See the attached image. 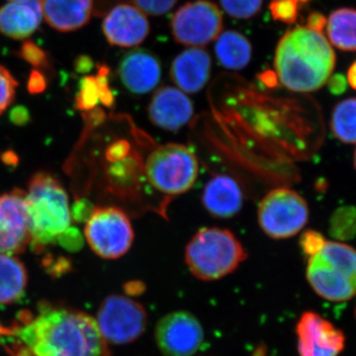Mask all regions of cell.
<instances>
[{"label": "cell", "mask_w": 356, "mask_h": 356, "mask_svg": "<svg viewBox=\"0 0 356 356\" xmlns=\"http://www.w3.org/2000/svg\"><path fill=\"white\" fill-rule=\"evenodd\" d=\"M0 341L13 356H110L95 318L83 312L42 303L35 315L23 314Z\"/></svg>", "instance_id": "obj_1"}, {"label": "cell", "mask_w": 356, "mask_h": 356, "mask_svg": "<svg viewBox=\"0 0 356 356\" xmlns=\"http://www.w3.org/2000/svg\"><path fill=\"white\" fill-rule=\"evenodd\" d=\"M337 57L329 40L320 32L296 27L283 35L274 57L276 76L294 92L323 88L332 76Z\"/></svg>", "instance_id": "obj_2"}, {"label": "cell", "mask_w": 356, "mask_h": 356, "mask_svg": "<svg viewBox=\"0 0 356 356\" xmlns=\"http://www.w3.org/2000/svg\"><path fill=\"white\" fill-rule=\"evenodd\" d=\"M25 193L30 245L37 250L56 245L72 222L64 187L50 173L38 172L33 175Z\"/></svg>", "instance_id": "obj_3"}, {"label": "cell", "mask_w": 356, "mask_h": 356, "mask_svg": "<svg viewBox=\"0 0 356 356\" xmlns=\"http://www.w3.org/2000/svg\"><path fill=\"white\" fill-rule=\"evenodd\" d=\"M242 243L228 229H199L185 248V262L198 280H221L247 259Z\"/></svg>", "instance_id": "obj_4"}, {"label": "cell", "mask_w": 356, "mask_h": 356, "mask_svg": "<svg viewBox=\"0 0 356 356\" xmlns=\"http://www.w3.org/2000/svg\"><path fill=\"white\" fill-rule=\"evenodd\" d=\"M307 280L314 291L332 302L348 301L356 295V250L341 242H325L309 257Z\"/></svg>", "instance_id": "obj_5"}, {"label": "cell", "mask_w": 356, "mask_h": 356, "mask_svg": "<svg viewBox=\"0 0 356 356\" xmlns=\"http://www.w3.org/2000/svg\"><path fill=\"white\" fill-rule=\"evenodd\" d=\"M199 173L195 154L188 147L168 144L149 154L146 175L154 188L170 195L191 191Z\"/></svg>", "instance_id": "obj_6"}, {"label": "cell", "mask_w": 356, "mask_h": 356, "mask_svg": "<svg viewBox=\"0 0 356 356\" xmlns=\"http://www.w3.org/2000/svg\"><path fill=\"white\" fill-rule=\"evenodd\" d=\"M309 207L298 192L277 188L268 192L259 207V222L270 238H291L297 235L309 220Z\"/></svg>", "instance_id": "obj_7"}, {"label": "cell", "mask_w": 356, "mask_h": 356, "mask_svg": "<svg viewBox=\"0 0 356 356\" xmlns=\"http://www.w3.org/2000/svg\"><path fill=\"white\" fill-rule=\"evenodd\" d=\"M84 235L91 250L106 259L127 254L135 236L127 215L116 207L95 208L86 222Z\"/></svg>", "instance_id": "obj_8"}, {"label": "cell", "mask_w": 356, "mask_h": 356, "mask_svg": "<svg viewBox=\"0 0 356 356\" xmlns=\"http://www.w3.org/2000/svg\"><path fill=\"white\" fill-rule=\"evenodd\" d=\"M96 324L107 343L126 344L137 341L147 329L144 306L123 295H110L97 312Z\"/></svg>", "instance_id": "obj_9"}, {"label": "cell", "mask_w": 356, "mask_h": 356, "mask_svg": "<svg viewBox=\"0 0 356 356\" xmlns=\"http://www.w3.org/2000/svg\"><path fill=\"white\" fill-rule=\"evenodd\" d=\"M170 28L178 44L203 47L216 40L222 30V14L209 0L187 2L173 14Z\"/></svg>", "instance_id": "obj_10"}, {"label": "cell", "mask_w": 356, "mask_h": 356, "mask_svg": "<svg viewBox=\"0 0 356 356\" xmlns=\"http://www.w3.org/2000/svg\"><path fill=\"white\" fill-rule=\"evenodd\" d=\"M154 337L163 355L192 356L202 346L204 331L195 316L177 311L159 321Z\"/></svg>", "instance_id": "obj_11"}, {"label": "cell", "mask_w": 356, "mask_h": 356, "mask_svg": "<svg viewBox=\"0 0 356 356\" xmlns=\"http://www.w3.org/2000/svg\"><path fill=\"white\" fill-rule=\"evenodd\" d=\"M25 195L21 189L0 195V254H21L31 243Z\"/></svg>", "instance_id": "obj_12"}, {"label": "cell", "mask_w": 356, "mask_h": 356, "mask_svg": "<svg viewBox=\"0 0 356 356\" xmlns=\"http://www.w3.org/2000/svg\"><path fill=\"white\" fill-rule=\"evenodd\" d=\"M300 356H337L346 346L341 330L315 312H305L296 325Z\"/></svg>", "instance_id": "obj_13"}, {"label": "cell", "mask_w": 356, "mask_h": 356, "mask_svg": "<svg viewBox=\"0 0 356 356\" xmlns=\"http://www.w3.org/2000/svg\"><path fill=\"white\" fill-rule=\"evenodd\" d=\"M102 31L112 46L133 48L139 46L149 36V22L146 14L135 6L120 3L105 15Z\"/></svg>", "instance_id": "obj_14"}, {"label": "cell", "mask_w": 356, "mask_h": 356, "mask_svg": "<svg viewBox=\"0 0 356 356\" xmlns=\"http://www.w3.org/2000/svg\"><path fill=\"white\" fill-rule=\"evenodd\" d=\"M117 74L124 88L131 93L147 95L161 81V64L152 51L136 49L121 58Z\"/></svg>", "instance_id": "obj_15"}, {"label": "cell", "mask_w": 356, "mask_h": 356, "mask_svg": "<svg viewBox=\"0 0 356 356\" xmlns=\"http://www.w3.org/2000/svg\"><path fill=\"white\" fill-rule=\"evenodd\" d=\"M193 115V104L184 91L172 86L158 89L149 106V116L156 127L177 131L188 123Z\"/></svg>", "instance_id": "obj_16"}, {"label": "cell", "mask_w": 356, "mask_h": 356, "mask_svg": "<svg viewBox=\"0 0 356 356\" xmlns=\"http://www.w3.org/2000/svg\"><path fill=\"white\" fill-rule=\"evenodd\" d=\"M212 60L209 53L198 47L182 51L172 60L170 77L184 93H197L209 81Z\"/></svg>", "instance_id": "obj_17"}, {"label": "cell", "mask_w": 356, "mask_h": 356, "mask_svg": "<svg viewBox=\"0 0 356 356\" xmlns=\"http://www.w3.org/2000/svg\"><path fill=\"white\" fill-rule=\"evenodd\" d=\"M43 19L40 0L10 1L0 7V33L25 41L39 29Z\"/></svg>", "instance_id": "obj_18"}, {"label": "cell", "mask_w": 356, "mask_h": 356, "mask_svg": "<svg viewBox=\"0 0 356 356\" xmlns=\"http://www.w3.org/2000/svg\"><path fill=\"white\" fill-rule=\"evenodd\" d=\"M43 18L58 32H72L88 24L95 0H40Z\"/></svg>", "instance_id": "obj_19"}, {"label": "cell", "mask_w": 356, "mask_h": 356, "mask_svg": "<svg viewBox=\"0 0 356 356\" xmlns=\"http://www.w3.org/2000/svg\"><path fill=\"white\" fill-rule=\"evenodd\" d=\"M202 202L212 216L227 219L235 216L242 209L243 191L233 178L226 175H216L206 184Z\"/></svg>", "instance_id": "obj_20"}, {"label": "cell", "mask_w": 356, "mask_h": 356, "mask_svg": "<svg viewBox=\"0 0 356 356\" xmlns=\"http://www.w3.org/2000/svg\"><path fill=\"white\" fill-rule=\"evenodd\" d=\"M215 54L220 65L226 69L243 70L252 60V46L242 33L228 30L216 39Z\"/></svg>", "instance_id": "obj_21"}, {"label": "cell", "mask_w": 356, "mask_h": 356, "mask_svg": "<svg viewBox=\"0 0 356 356\" xmlns=\"http://www.w3.org/2000/svg\"><path fill=\"white\" fill-rule=\"evenodd\" d=\"M109 69L99 65L96 76H84L79 83L76 96V106L81 111H91L98 103L111 106L114 97L109 86Z\"/></svg>", "instance_id": "obj_22"}, {"label": "cell", "mask_w": 356, "mask_h": 356, "mask_svg": "<svg viewBox=\"0 0 356 356\" xmlns=\"http://www.w3.org/2000/svg\"><path fill=\"white\" fill-rule=\"evenodd\" d=\"M27 270L15 255L0 254V304H10L23 296Z\"/></svg>", "instance_id": "obj_23"}, {"label": "cell", "mask_w": 356, "mask_h": 356, "mask_svg": "<svg viewBox=\"0 0 356 356\" xmlns=\"http://www.w3.org/2000/svg\"><path fill=\"white\" fill-rule=\"evenodd\" d=\"M330 43L341 51H356V9L339 8L327 21Z\"/></svg>", "instance_id": "obj_24"}, {"label": "cell", "mask_w": 356, "mask_h": 356, "mask_svg": "<svg viewBox=\"0 0 356 356\" xmlns=\"http://www.w3.org/2000/svg\"><path fill=\"white\" fill-rule=\"evenodd\" d=\"M331 129L343 144H356V97L341 100L334 107Z\"/></svg>", "instance_id": "obj_25"}, {"label": "cell", "mask_w": 356, "mask_h": 356, "mask_svg": "<svg viewBox=\"0 0 356 356\" xmlns=\"http://www.w3.org/2000/svg\"><path fill=\"white\" fill-rule=\"evenodd\" d=\"M329 233L339 242H348L356 238L355 206H341L334 211L330 219Z\"/></svg>", "instance_id": "obj_26"}, {"label": "cell", "mask_w": 356, "mask_h": 356, "mask_svg": "<svg viewBox=\"0 0 356 356\" xmlns=\"http://www.w3.org/2000/svg\"><path fill=\"white\" fill-rule=\"evenodd\" d=\"M264 0H220L225 13L236 19H248L261 11Z\"/></svg>", "instance_id": "obj_27"}, {"label": "cell", "mask_w": 356, "mask_h": 356, "mask_svg": "<svg viewBox=\"0 0 356 356\" xmlns=\"http://www.w3.org/2000/svg\"><path fill=\"white\" fill-rule=\"evenodd\" d=\"M16 55L24 60L28 64L31 65L33 67H35V70H47L50 67L48 54L38 44L29 41V40H25L23 42Z\"/></svg>", "instance_id": "obj_28"}, {"label": "cell", "mask_w": 356, "mask_h": 356, "mask_svg": "<svg viewBox=\"0 0 356 356\" xmlns=\"http://www.w3.org/2000/svg\"><path fill=\"white\" fill-rule=\"evenodd\" d=\"M299 4L298 0H273L269 10L274 20L293 24L298 19Z\"/></svg>", "instance_id": "obj_29"}, {"label": "cell", "mask_w": 356, "mask_h": 356, "mask_svg": "<svg viewBox=\"0 0 356 356\" xmlns=\"http://www.w3.org/2000/svg\"><path fill=\"white\" fill-rule=\"evenodd\" d=\"M18 83L11 72L0 65V115L4 113L15 98Z\"/></svg>", "instance_id": "obj_30"}, {"label": "cell", "mask_w": 356, "mask_h": 356, "mask_svg": "<svg viewBox=\"0 0 356 356\" xmlns=\"http://www.w3.org/2000/svg\"><path fill=\"white\" fill-rule=\"evenodd\" d=\"M134 6L146 15L161 16L170 13L178 0H132Z\"/></svg>", "instance_id": "obj_31"}, {"label": "cell", "mask_w": 356, "mask_h": 356, "mask_svg": "<svg viewBox=\"0 0 356 356\" xmlns=\"http://www.w3.org/2000/svg\"><path fill=\"white\" fill-rule=\"evenodd\" d=\"M299 243L303 254L311 257L322 250L325 240L322 234L314 231V229H308V231L304 232Z\"/></svg>", "instance_id": "obj_32"}, {"label": "cell", "mask_w": 356, "mask_h": 356, "mask_svg": "<svg viewBox=\"0 0 356 356\" xmlns=\"http://www.w3.org/2000/svg\"><path fill=\"white\" fill-rule=\"evenodd\" d=\"M58 243L69 252H77L83 247V238L79 229L70 228L58 238Z\"/></svg>", "instance_id": "obj_33"}, {"label": "cell", "mask_w": 356, "mask_h": 356, "mask_svg": "<svg viewBox=\"0 0 356 356\" xmlns=\"http://www.w3.org/2000/svg\"><path fill=\"white\" fill-rule=\"evenodd\" d=\"M130 147L125 140H120V142L114 143L108 147L106 152V158L112 163H117V161H123L124 159L127 158Z\"/></svg>", "instance_id": "obj_34"}, {"label": "cell", "mask_w": 356, "mask_h": 356, "mask_svg": "<svg viewBox=\"0 0 356 356\" xmlns=\"http://www.w3.org/2000/svg\"><path fill=\"white\" fill-rule=\"evenodd\" d=\"M47 88V79L42 70H34L30 74L28 81V90L33 95L43 92Z\"/></svg>", "instance_id": "obj_35"}, {"label": "cell", "mask_w": 356, "mask_h": 356, "mask_svg": "<svg viewBox=\"0 0 356 356\" xmlns=\"http://www.w3.org/2000/svg\"><path fill=\"white\" fill-rule=\"evenodd\" d=\"M327 83V86H329V90L334 95H343L346 89H348V79L341 76V74L332 76Z\"/></svg>", "instance_id": "obj_36"}, {"label": "cell", "mask_w": 356, "mask_h": 356, "mask_svg": "<svg viewBox=\"0 0 356 356\" xmlns=\"http://www.w3.org/2000/svg\"><path fill=\"white\" fill-rule=\"evenodd\" d=\"M327 21L324 14L314 11L309 14L308 19H307V28L313 31L322 33L327 26Z\"/></svg>", "instance_id": "obj_37"}, {"label": "cell", "mask_w": 356, "mask_h": 356, "mask_svg": "<svg viewBox=\"0 0 356 356\" xmlns=\"http://www.w3.org/2000/svg\"><path fill=\"white\" fill-rule=\"evenodd\" d=\"M88 205L89 203L88 201L84 200L79 201V202L74 204L72 212L70 211L72 217H74L77 221L88 220L91 213H92L93 209H95V208H91L90 206Z\"/></svg>", "instance_id": "obj_38"}, {"label": "cell", "mask_w": 356, "mask_h": 356, "mask_svg": "<svg viewBox=\"0 0 356 356\" xmlns=\"http://www.w3.org/2000/svg\"><path fill=\"white\" fill-rule=\"evenodd\" d=\"M28 119H29L28 112L23 107H18V108L14 109L13 113H11V120L14 122V124H17V125L25 124Z\"/></svg>", "instance_id": "obj_39"}, {"label": "cell", "mask_w": 356, "mask_h": 356, "mask_svg": "<svg viewBox=\"0 0 356 356\" xmlns=\"http://www.w3.org/2000/svg\"><path fill=\"white\" fill-rule=\"evenodd\" d=\"M76 65L79 72H89L92 69L93 63L88 57H81L77 60Z\"/></svg>", "instance_id": "obj_40"}, {"label": "cell", "mask_w": 356, "mask_h": 356, "mask_svg": "<svg viewBox=\"0 0 356 356\" xmlns=\"http://www.w3.org/2000/svg\"><path fill=\"white\" fill-rule=\"evenodd\" d=\"M346 79H348V83L350 84V88L356 90V60L348 69Z\"/></svg>", "instance_id": "obj_41"}, {"label": "cell", "mask_w": 356, "mask_h": 356, "mask_svg": "<svg viewBox=\"0 0 356 356\" xmlns=\"http://www.w3.org/2000/svg\"><path fill=\"white\" fill-rule=\"evenodd\" d=\"M9 327H4L3 325L0 323V339L8 334Z\"/></svg>", "instance_id": "obj_42"}, {"label": "cell", "mask_w": 356, "mask_h": 356, "mask_svg": "<svg viewBox=\"0 0 356 356\" xmlns=\"http://www.w3.org/2000/svg\"><path fill=\"white\" fill-rule=\"evenodd\" d=\"M353 165H355V168L356 170V149L355 152V156H353Z\"/></svg>", "instance_id": "obj_43"}, {"label": "cell", "mask_w": 356, "mask_h": 356, "mask_svg": "<svg viewBox=\"0 0 356 356\" xmlns=\"http://www.w3.org/2000/svg\"><path fill=\"white\" fill-rule=\"evenodd\" d=\"M300 3H308L309 1H311V0H298Z\"/></svg>", "instance_id": "obj_44"}, {"label": "cell", "mask_w": 356, "mask_h": 356, "mask_svg": "<svg viewBox=\"0 0 356 356\" xmlns=\"http://www.w3.org/2000/svg\"><path fill=\"white\" fill-rule=\"evenodd\" d=\"M9 1H25V0H9Z\"/></svg>", "instance_id": "obj_45"}, {"label": "cell", "mask_w": 356, "mask_h": 356, "mask_svg": "<svg viewBox=\"0 0 356 356\" xmlns=\"http://www.w3.org/2000/svg\"><path fill=\"white\" fill-rule=\"evenodd\" d=\"M355 320H356V306H355Z\"/></svg>", "instance_id": "obj_46"}]
</instances>
